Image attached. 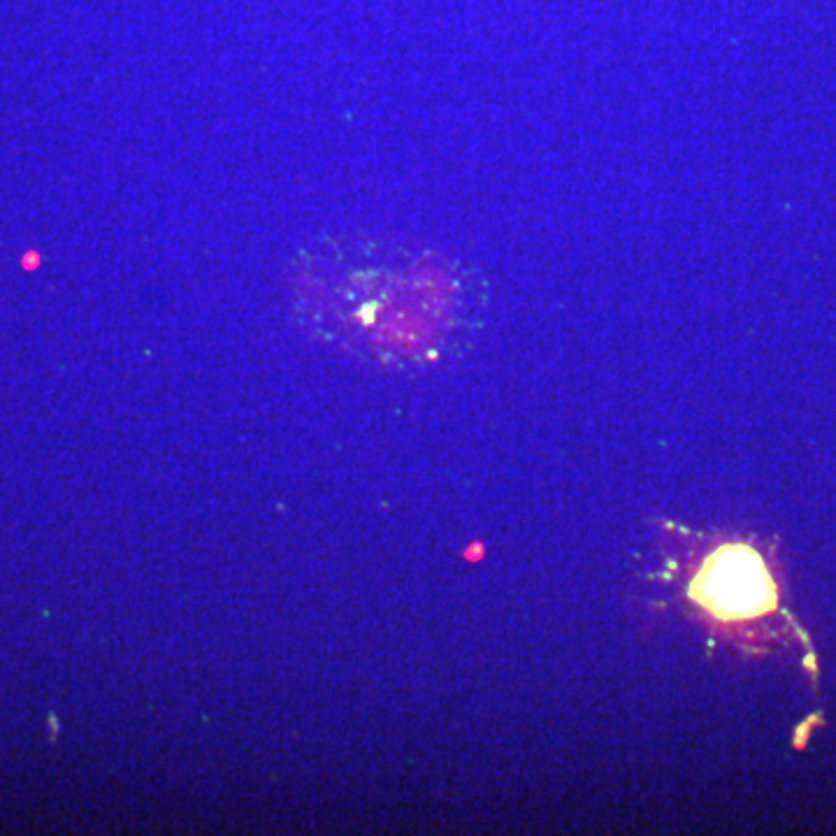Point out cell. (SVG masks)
<instances>
[{"instance_id":"cell-1","label":"cell","mask_w":836,"mask_h":836,"mask_svg":"<svg viewBox=\"0 0 836 836\" xmlns=\"http://www.w3.org/2000/svg\"><path fill=\"white\" fill-rule=\"evenodd\" d=\"M693 597L723 621H753L774 609L776 583L758 551L732 544L706 560L693 583Z\"/></svg>"}]
</instances>
